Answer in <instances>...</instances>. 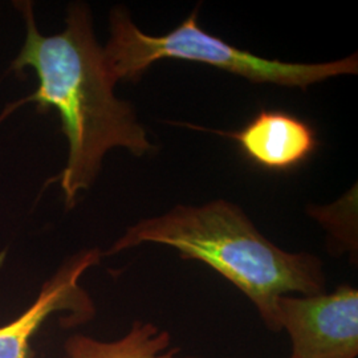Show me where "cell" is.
<instances>
[{"instance_id": "3", "label": "cell", "mask_w": 358, "mask_h": 358, "mask_svg": "<svg viewBox=\"0 0 358 358\" xmlns=\"http://www.w3.org/2000/svg\"><path fill=\"white\" fill-rule=\"evenodd\" d=\"M106 64L115 81H136L150 65L177 59L213 65L245 77L252 83H269L307 90L329 77L357 73V55L322 64H294L259 57L205 32L198 24V8L176 29L150 36L136 26L128 13L115 8L110 15V38L103 47Z\"/></svg>"}, {"instance_id": "5", "label": "cell", "mask_w": 358, "mask_h": 358, "mask_svg": "<svg viewBox=\"0 0 358 358\" xmlns=\"http://www.w3.org/2000/svg\"><path fill=\"white\" fill-rule=\"evenodd\" d=\"M99 250L81 251L65 262L38 294L36 301L16 320L0 328V358H32L29 343L53 313L68 312L72 325L90 320L96 308L80 285L84 272L100 263Z\"/></svg>"}, {"instance_id": "2", "label": "cell", "mask_w": 358, "mask_h": 358, "mask_svg": "<svg viewBox=\"0 0 358 358\" xmlns=\"http://www.w3.org/2000/svg\"><path fill=\"white\" fill-rule=\"evenodd\" d=\"M145 243L171 247L182 259L211 267L250 299L272 332H279L276 304L282 296L327 292L317 256L279 248L238 206L226 201L177 206L165 215L143 219L129 227L108 254Z\"/></svg>"}, {"instance_id": "7", "label": "cell", "mask_w": 358, "mask_h": 358, "mask_svg": "<svg viewBox=\"0 0 358 358\" xmlns=\"http://www.w3.org/2000/svg\"><path fill=\"white\" fill-rule=\"evenodd\" d=\"M65 358H195L182 356L171 334L153 322L136 321L115 341L75 334L65 343Z\"/></svg>"}, {"instance_id": "6", "label": "cell", "mask_w": 358, "mask_h": 358, "mask_svg": "<svg viewBox=\"0 0 358 358\" xmlns=\"http://www.w3.org/2000/svg\"><path fill=\"white\" fill-rule=\"evenodd\" d=\"M236 141L256 166L288 171L303 165L317 149V134L304 120L282 110H262L236 131H214Z\"/></svg>"}, {"instance_id": "4", "label": "cell", "mask_w": 358, "mask_h": 358, "mask_svg": "<svg viewBox=\"0 0 358 358\" xmlns=\"http://www.w3.org/2000/svg\"><path fill=\"white\" fill-rule=\"evenodd\" d=\"M276 325L291 340L289 358H357L358 291L344 284L331 294L282 296Z\"/></svg>"}, {"instance_id": "1", "label": "cell", "mask_w": 358, "mask_h": 358, "mask_svg": "<svg viewBox=\"0 0 358 358\" xmlns=\"http://www.w3.org/2000/svg\"><path fill=\"white\" fill-rule=\"evenodd\" d=\"M24 16L26 41L13 62L15 71L32 68L38 80L31 100L40 110L55 109L68 142V159L59 180L65 206L97 178L103 158L113 148L141 157L153 150L130 103L117 99V84L96 40L90 8L69 7L63 32L41 35L29 1L17 3Z\"/></svg>"}]
</instances>
